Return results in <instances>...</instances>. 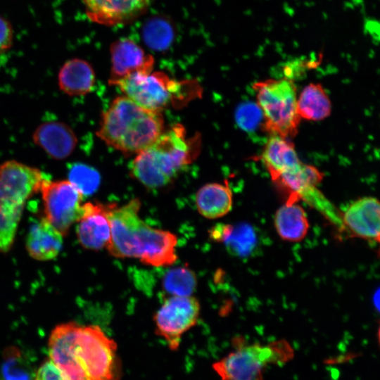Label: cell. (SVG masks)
I'll return each instance as SVG.
<instances>
[{
	"mask_svg": "<svg viewBox=\"0 0 380 380\" xmlns=\"http://www.w3.org/2000/svg\"><path fill=\"white\" fill-rule=\"evenodd\" d=\"M48 348L50 360L70 380H120L116 343L97 326L59 324Z\"/></svg>",
	"mask_w": 380,
	"mask_h": 380,
	"instance_id": "obj_1",
	"label": "cell"
},
{
	"mask_svg": "<svg viewBox=\"0 0 380 380\" xmlns=\"http://www.w3.org/2000/svg\"><path fill=\"white\" fill-rule=\"evenodd\" d=\"M141 203L134 198L116 207L109 205L110 236L107 249L114 257L139 259L145 265L168 266L176 262L177 236L153 228L139 216Z\"/></svg>",
	"mask_w": 380,
	"mask_h": 380,
	"instance_id": "obj_2",
	"label": "cell"
},
{
	"mask_svg": "<svg viewBox=\"0 0 380 380\" xmlns=\"http://www.w3.org/2000/svg\"><path fill=\"white\" fill-rule=\"evenodd\" d=\"M260 158L272 181L288 194L286 202L297 203L303 200L319 210L341 231L345 230L341 213L317 188L323 179V174L316 167L303 163L291 142L287 139L271 136Z\"/></svg>",
	"mask_w": 380,
	"mask_h": 380,
	"instance_id": "obj_3",
	"label": "cell"
},
{
	"mask_svg": "<svg viewBox=\"0 0 380 380\" xmlns=\"http://www.w3.org/2000/svg\"><path fill=\"white\" fill-rule=\"evenodd\" d=\"M160 112L144 109L125 96L115 99L103 113L96 135L126 154L138 153L163 132Z\"/></svg>",
	"mask_w": 380,
	"mask_h": 380,
	"instance_id": "obj_4",
	"label": "cell"
},
{
	"mask_svg": "<svg viewBox=\"0 0 380 380\" xmlns=\"http://www.w3.org/2000/svg\"><path fill=\"white\" fill-rule=\"evenodd\" d=\"M191 142L182 126L172 127L137 154L130 165L131 174L148 188L167 185L191 162L196 153Z\"/></svg>",
	"mask_w": 380,
	"mask_h": 380,
	"instance_id": "obj_5",
	"label": "cell"
},
{
	"mask_svg": "<svg viewBox=\"0 0 380 380\" xmlns=\"http://www.w3.org/2000/svg\"><path fill=\"white\" fill-rule=\"evenodd\" d=\"M235 349L213 367L222 380H263V372L270 365H281L294 355L290 343L284 339L266 345L234 342Z\"/></svg>",
	"mask_w": 380,
	"mask_h": 380,
	"instance_id": "obj_6",
	"label": "cell"
},
{
	"mask_svg": "<svg viewBox=\"0 0 380 380\" xmlns=\"http://www.w3.org/2000/svg\"><path fill=\"white\" fill-rule=\"evenodd\" d=\"M253 88L262 113L264 129L272 136L293 137L300 121L293 82L288 78L267 79L255 82Z\"/></svg>",
	"mask_w": 380,
	"mask_h": 380,
	"instance_id": "obj_7",
	"label": "cell"
},
{
	"mask_svg": "<svg viewBox=\"0 0 380 380\" xmlns=\"http://www.w3.org/2000/svg\"><path fill=\"white\" fill-rule=\"evenodd\" d=\"M124 96L140 107L160 112L181 90L182 84L162 72H137L116 82Z\"/></svg>",
	"mask_w": 380,
	"mask_h": 380,
	"instance_id": "obj_8",
	"label": "cell"
},
{
	"mask_svg": "<svg viewBox=\"0 0 380 380\" xmlns=\"http://www.w3.org/2000/svg\"><path fill=\"white\" fill-rule=\"evenodd\" d=\"M46 219L63 235L81 217L83 194L69 181L45 179L40 191Z\"/></svg>",
	"mask_w": 380,
	"mask_h": 380,
	"instance_id": "obj_9",
	"label": "cell"
},
{
	"mask_svg": "<svg viewBox=\"0 0 380 380\" xmlns=\"http://www.w3.org/2000/svg\"><path fill=\"white\" fill-rule=\"evenodd\" d=\"M200 314L198 300L191 296H172L165 300L156 313V333L171 350H177L182 335L194 327Z\"/></svg>",
	"mask_w": 380,
	"mask_h": 380,
	"instance_id": "obj_10",
	"label": "cell"
},
{
	"mask_svg": "<svg viewBox=\"0 0 380 380\" xmlns=\"http://www.w3.org/2000/svg\"><path fill=\"white\" fill-rule=\"evenodd\" d=\"M45 179L37 168L16 160L3 163L0 165V208L24 205L29 197L40 191Z\"/></svg>",
	"mask_w": 380,
	"mask_h": 380,
	"instance_id": "obj_11",
	"label": "cell"
},
{
	"mask_svg": "<svg viewBox=\"0 0 380 380\" xmlns=\"http://www.w3.org/2000/svg\"><path fill=\"white\" fill-rule=\"evenodd\" d=\"M88 18L114 26L130 23L143 15L153 0H82Z\"/></svg>",
	"mask_w": 380,
	"mask_h": 380,
	"instance_id": "obj_12",
	"label": "cell"
},
{
	"mask_svg": "<svg viewBox=\"0 0 380 380\" xmlns=\"http://www.w3.org/2000/svg\"><path fill=\"white\" fill-rule=\"evenodd\" d=\"M111 68L110 84L137 72H149L153 70L154 59L146 54L134 41L122 38L110 46Z\"/></svg>",
	"mask_w": 380,
	"mask_h": 380,
	"instance_id": "obj_13",
	"label": "cell"
},
{
	"mask_svg": "<svg viewBox=\"0 0 380 380\" xmlns=\"http://www.w3.org/2000/svg\"><path fill=\"white\" fill-rule=\"evenodd\" d=\"M341 215L345 230L365 240L379 241L380 207L376 198H360Z\"/></svg>",
	"mask_w": 380,
	"mask_h": 380,
	"instance_id": "obj_14",
	"label": "cell"
},
{
	"mask_svg": "<svg viewBox=\"0 0 380 380\" xmlns=\"http://www.w3.org/2000/svg\"><path fill=\"white\" fill-rule=\"evenodd\" d=\"M108 207L109 205L91 203L83 204L82 214L77 221L76 233L84 248L98 251L107 247L110 236Z\"/></svg>",
	"mask_w": 380,
	"mask_h": 380,
	"instance_id": "obj_15",
	"label": "cell"
},
{
	"mask_svg": "<svg viewBox=\"0 0 380 380\" xmlns=\"http://www.w3.org/2000/svg\"><path fill=\"white\" fill-rule=\"evenodd\" d=\"M34 142L50 157L65 159L75 150L77 139L73 130L66 124L51 121L41 124L32 134Z\"/></svg>",
	"mask_w": 380,
	"mask_h": 380,
	"instance_id": "obj_16",
	"label": "cell"
},
{
	"mask_svg": "<svg viewBox=\"0 0 380 380\" xmlns=\"http://www.w3.org/2000/svg\"><path fill=\"white\" fill-rule=\"evenodd\" d=\"M62 236L46 218H42L31 226L26 239V249L35 260H52L62 248Z\"/></svg>",
	"mask_w": 380,
	"mask_h": 380,
	"instance_id": "obj_17",
	"label": "cell"
},
{
	"mask_svg": "<svg viewBox=\"0 0 380 380\" xmlns=\"http://www.w3.org/2000/svg\"><path fill=\"white\" fill-rule=\"evenodd\" d=\"M210 236L222 243L229 253L237 257L251 255L258 245L256 232L247 224H216L210 229Z\"/></svg>",
	"mask_w": 380,
	"mask_h": 380,
	"instance_id": "obj_18",
	"label": "cell"
},
{
	"mask_svg": "<svg viewBox=\"0 0 380 380\" xmlns=\"http://www.w3.org/2000/svg\"><path fill=\"white\" fill-rule=\"evenodd\" d=\"M58 80L59 88L65 94L83 96L93 89L96 76L89 62L75 58L68 60L62 65Z\"/></svg>",
	"mask_w": 380,
	"mask_h": 380,
	"instance_id": "obj_19",
	"label": "cell"
},
{
	"mask_svg": "<svg viewBox=\"0 0 380 380\" xmlns=\"http://www.w3.org/2000/svg\"><path fill=\"white\" fill-rule=\"evenodd\" d=\"M274 224L278 235L290 242L302 241L310 227L305 210L296 202H286L277 210Z\"/></svg>",
	"mask_w": 380,
	"mask_h": 380,
	"instance_id": "obj_20",
	"label": "cell"
},
{
	"mask_svg": "<svg viewBox=\"0 0 380 380\" xmlns=\"http://www.w3.org/2000/svg\"><path fill=\"white\" fill-rule=\"evenodd\" d=\"M232 193L227 184L209 183L196 195L198 213L205 218L217 219L227 215L232 207Z\"/></svg>",
	"mask_w": 380,
	"mask_h": 380,
	"instance_id": "obj_21",
	"label": "cell"
},
{
	"mask_svg": "<svg viewBox=\"0 0 380 380\" xmlns=\"http://www.w3.org/2000/svg\"><path fill=\"white\" fill-rule=\"evenodd\" d=\"M297 110L301 118L321 120L331 112V103L323 87L318 83L306 86L297 98Z\"/></svg>",
	"mask_w": 380,
	"mask_h": 380,
	"instance_id": "obj_22",
	"label": "cell"
},
{
	"mask_svg": "<svg viewBox=\"0 0 380 380\" xmlns=\"http://www.w3.org/2000/svg\"><path fill=\"white\" fill-rule=\"evenodd\" d=\"M174 34L172 24L166 18L160 16L148 19L142 31L145 44L158 51H165L170 46Z\"/></svg>",
	"mask_w": 380,
	"mask_h": 380,
	"instance_id": "obj_23",
	"label": "cell"
},
{
	"mask_svg": "<svg viewBox=\"0 0 380 380\" xmlns=\"http://www.w3.org/2000/svg\"><path fill=\"white\" fill-rule=\"evenodd\" d=\"M194 272L187 267H179L167 271L163 279L164 291L172 296H191L196 287Z\"/></svg>",
	"mask_w": 380,
	"mask_h": 380,
	"instance_id": "obj_24",
	"label": "cell"
},
{
	"mask_svg": "<svg viewBox=\"0 0 380 380\" xmlns=\"http://www.w3.org/2000/svg\"><path fill=\"white\" fill-rule=\"evenodd\" d=\"M24 205L0 208V252H8L13 243Z\"/></svg>",
	"mask_w": 380,
	"mask_h": 380,
	"instance_id": "obj_25",
	"label": "cell"
},
{
	"mask_svg": "<svg viewBox=\"0 0 380 380\" xmlns=\"http://www.w3.org/2000/svg\"><path fill=\"white\" fill-rule=\"evenodd\" d=\"M83 195L95 192L100 184V175L93 167L76 163L69 170L68 179Z\"/></svg>",
	"mask_w": 380,
	"mask_h": 380,
	"instance_id": "obj_26",
	"label": "cell"
},
{
	"mask_svg": "<svg viewBox=\"0 0 380 380\" xmlns=\"http://www.w3.org/2000/svg\"><path fill=\"white\" fill-rule=\"evenodd\" d=\"M6 356L1 370L3 380L31 379L30 373L17 349H8Z\"/></svg>",
	"mask_w": 380,
	"mask_h": 380,
	"instance_id": "obj_27",
	"label": "cell"
},
{
	"mask_svg": "<svg viewBox=\"0 0 380 380\" xmlns=\"http://www.w3.org/2000/svg\"><path fill=\"white\" fill-rule=\"evenodd\" d=\"M262 113L258 106L252 104H243L236 110V120L241 128L251 130L256 127Z\"/></svg>",
	"mask_w": 380,
	"mask_h": 380,
	"instance_id": "obj_28",
	"label": "cell"
},
{
	"mask_svg": "<svg viewBox=\"0 0 380 380\" xmlns=\"http://www.w3.org/2000/svg\"><path fill=\"white\" fill-rule=\"evenodd\" d=\"M34 380H70L50 359L38 369Z\"/></svg>",
	"mask_w": 380,
	"mask_h": 380,
	"instance_id": "obj_29",
	"label": "cell"
},
{
	"mask_svg": "<svg viewBox=\"0 0 380 380\" xmlns=\"http://www.w3.org/2000/svg\"><path fill=\"white\" fill-rule=\"evenodd\" d=\"M13 30L11 23L0 15V54L7 51L13 45Z\"/></svg>",
	"mask_w": 380,
	"mask_h": 380,
	"instance_id": "obj_30",
	"label": "cell"
}]
</instances>
